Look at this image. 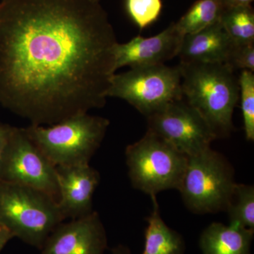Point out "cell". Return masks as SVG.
<instances>
[{
  "label": "cell",
  "instance_id": "cell-22",
  "mask_svg": "<svg viewBox=\"0 0 254 254\" xmlns=\"http://www.w3.org/2000/svg\"><path fill=\"white\" fill-rule=\"evenodd\" d=\"M14 127L0 123V164Z\"/></svg>",
  "mask_w": 254,
  "mask_h": 254
},
{
  "label": "cell",
  "instance_id": "cell-26",
  "mask_svg": "<svg viewBox=\"0 0 254 254\" xmlns=\"http://www.w3.org/2000/svg\"><path fill=\"white\" fill-rule=\"evenodd\" d=\"M93 1H98V2H100V0H93Z\"/></svg>",
  "mask_w": 254,
  "mask_h": 254
},
{
  "label": "cell",
  "instance_id": "cell-25",
  "mask_svg": "<svg viewBox=\"0 0 254 254\" xmlns=\"http://www.w3.org/2000/svg\"><path fill=\"white\" fill-rule=\"evenodd\" d=\"M112 254H131L130 251L123 246H118L112 251Z\"/></svg>",
  "mask_w": 254,
  "mask_h": 254
},
{
  "label": "cell",
  "instance_id": "cell-6",
  "mask_svg": "<svg viewBox=\"0 0 254 254\" xmlns=\"http://www.w3.org/2000/svg\"><path fill=\"white\" fill-rule=\"evenodd\" d=\"M236 184L229 160L210 148L188 157L179 190L190 211L204 215L225 211Z\"/></svg>",
  "mask_w": 254,
  "mask_h": 254
},
{
  "label": "cell",
  "instance_id": "cell-5",
  "mask_svg": "<svg viewBox=\"0 0 254 254\" xmlns=\"http://www.w3.org/2000/svg\"><path fill=\"white\" fill-rule=\"evenodd\" d=\"M125 155L133 188L150 197L180 189L188 156L161 137L147 131L139 141L127 147Z\"/></svg>",
  "mask_w": 254,
  "mask_h": 254
},
{
  "label": "cell",
  "instance_id": "cell-13",
  "mask_svg": "<svg viewBox=\"0 0 254 254\" xmlns=\"http://www.w3.org/2000/svg\"><path fill=\"white\" fill-rule=\"evenodd\" d=\"M234 43L220 21L184 36L178 55L182 64H226Z\"/></svg>",
  "mask_w": 254,
  "mask_h": 254
},
{
  "label": "cell",
  "instance_id": "cell-23",
  "mask_svg": "<svg viewBox=\"0 0 254 254\" xmlns=\"http://www.w3.org/2000/svg\"><path fill=\"white\" fill-rule=\"evenodd\" d=\"M13 238L14 237L12 234L7 229L0 225V252L4 248L5 246L7 245L8 242Z\"/></svg>",
  "mask_w": 254,
  "mask_h": 254
},
{
  "label": "cell",
  "instance_id": "cell-17",
  "mask_svg": "<svg viewBox=\"0 0 254 254\" xmlns=\"http://www.w3.org/2000/svg\"><path fill=\"white\" fill-rule=\"evenodd\" d=\"M220 21L234 43H254V12L252 5L224 8Z\"/></svg>",
  "mask_w": 254,
  "mask_h": 254
},
{
  "label": "cell",
  "instance_id": "cell-3",
  "mask_svg": "<svg viewBox=\"0 0 254 254\" xmlns=\"http://www.w3.org/2000/svg\"><path fill=\"white\" fill-rule=\"evenodd\" d=\"M109 120L79 114L50 126L31 125L28 136L55 167L87 165L100 148Z\"/></svg>",
  "mask_w": 254,
  "mask_h": 254
},
{
  "label": "cell",
  "instance_id": "cell-8",
  "mask_svg": "<svg viewBox=\"0 0 254 254\" xmlns=\"http://www.w3.org/2000/svg\"><path fill=\"white\" fill-rule=\"evenodd\" d=\"M0 180L41 190L58 202L56 167L33 143L25 128L14 127L0 164Z\"/></svg>",
  "mask_w": 254,
  "mask_h": 254
},
{
  "label": "cell",
  "instance_id": "cell-20",
  "mask_svg": "<svg viewBox=\"0 0 254 254\" xmlns=\"http://www.w3.org/2000/svg\"><path fill=\"white\" fill-rule=\"evenodd\" d=\"M127 11L140 29H144L155 22L160 13L162 0H126Z\"/></svg>",
  "mask_w": 254,
  "mask_h": 254
},
{
  "label": "cell",
  "instance_id": "cell-16",
  "mask_svg": "<svg viewBox=\"0 0 254 254\" xmlns=\"http://www.w3.org/2000/svg\"><path fill=\"white\" fill-rule=\"evenodd\" d=\"M224 6L222 0H198L177 22L180 34L195 33L220 21Z\"/></svg>",
  "mask_w": 254,
  "mask_h": 254
},
{
  "label": "cell",
  "instance_id": "cell-12",
  "mask_svg": "<svg viewBox=\"0 0 254 254\" xmlns=\"http://www.w3.org/2000/svg\"><path fill=\"white\" fill-rule=\"evenodd\" d=\"M58 181V204L66 219L86 216L93 210V196L99 185L100 174L89 164L56 167Z\"/></svg>",
  "mask_w": 254,
  "mask_h": 254
},
{
  "label": "cell",
  "instance_id": "cell-2",
  "mask_svg": "<svg viewBox=\"0 0 254 254\" xmlns=\"http://www.w3.org/2000/svg\"><path fill=\"white\" fill-rule=\"evenodd\" d=\"M179 66L184 99L204 119L216 139L230 136L240 99L235 71L225 63H180Z\"/></svg>",
  "mask_w": 254,
  "mask_h": 254
},
{
  "label": "cell",
  "instance_id": "cell-9",
  "mask_svg": "<svg viewBox=\"0 0 254 254\" xmlns=\"http://www.w3.org/2000/svg\"><path fill=\"white\" fill-rule=\"evenodd\" d=\"M146 118L148 131L188 157L211 148L216 139L204 119L184 98L169 103Z\"/></svg>",
  "mask_w": 254,
  "mask_h": 254
},
{
  "label": "cell",
  "instance_id": "cell-24",
  "mask_svg": "<svg viewBox=\"0 0 254 254\" xmlns=\"http://www.w3.org/2000/svg\"><path fill=\"white\" fill-rule=\"evenodd\" d=\"M253 1L254 0H222V2L225 7H230V6L251 5Z\"/></svg>",
  "mask_w": 254,
  "mask_h": 254
},
{
  "label": "cell",
  "instance_id": "cell-14",
  "mask_svg": "<svg viewBox=\"0 0 254 254\" xmlns=\"http://www.w3.org/2000/svg\"><path fill=\"white\" fill-rule=\"evenodd\" d=\"M254 234L238 225L213 222L202 232L200 247L203 254H252Z\"/></svg>",
  "mask_w": 254,
  "mask_h": 254
},
{
  "label": "cell",
  "instance_id": "cell-18",
  "mask_svg": "<svg viewBox=\"0 0 254 254\" xmlns=\"http://www.w3.org/2000/svg\"><path fill=\"white\" fill-rule=\"evenodd\" d=\"M225 211L231 225L254 230V187L236 184Z\"/></svg>",
  "mask_w": 254,
  "mask_h": 254
},
{
  "label": "cell",
  "instance_id": "cell-15",
  "mask_svg": "<svg viewBox=\"0 0 254 254\" xmlns=\"http://www.w3.org/2000/svg\"><path fill=\"white\" fill-rule=\"evenodd\" d=\"M153 211L147 218L144 250L141 254H184L185 243L180 234L165 223L160 213L156 195L151 196Z\"/></svg>",
  "mask_w": 254,
  "mask_h": 254
},
{
  "label": "cell",
  "instance_id": "cell-4",
  "mask_svg": "<svg viewBox=\"0 0 254 254\" xmlns=\"http://www.w3.org/2000/svg\"><path fill=\"white\" fill-rule=\"evenodd\" d=\"M65 220L58 202L31 187L0 180V225L14 237L41 250Z\"/></svg>",
  "mask_w": 254,
  "mask_h": 254
},
{
  "label": "cell",
  "instance_id": "cell-1",
  "mask_svg": "<svg viewBox=\"0 0 254 254\" xmlns=\"http://www.w3.org/2000/svg\"><path fill=\"white\" fill-rule=\"evenodd\" d=\"M116 35L93 0H0V105L31 125L103 108Z\"/></svg>",
  "mask_w": 254,
  "mask_h": 254
},
{
  "label": "cell",
  "instance_id": "cell-21",
  "mask_svg": "<svg viewBox=\"0 0 254 254\" xmlns=\"http://www.w3.org/2000/svg\"><path fill=\"white\" fill-rule=\"evenodd\" d=\"M226 64L235 71L249 70L254 72V43H234Z\"/></svg>",
  "mask_w": 254,
  "mask_h": 254
},
{
  "label": "cell",
  "instance_id": "cell-19",
  "mask_svg": "<svg viewBox=\"0 0 254 254\" xmlns=\"http://www.w3.org/2000/svg\"><path fill=\"white\" fill-rule=\"evenodd\" d=\"M246 138L254 141V73L242 70L238 78Z\"/></svg>",
  "mask_w": 254,
  "mask_h": 254
},
{
  "label": "cell",
  "instance_id": "cell-7",
  "mask_svg": "<svg viewBox=\"0 0 254 254\" xmlns=\"http://www.w3.org/2000/svg\"><path fill=\"white\" fill-rule=\"evenodd\" d=\"M108 97L123 99L145 117L183 98L180 66L152 65L115 73Z\"/></svg>",
  "mask_w": 254,
  "mask_h": 254
},
{
  "label": "cell",
  "instance_id": "cell-11",
  "mask_svg": "<svg viewBox=\"0 0 254 254\" xmlns=\"http://www.w3.org/2000/svg\"><path fill=\"white\" fill-rule=\"evenodd\" d=\"M184 36L177 31L175 23L155 36H140L115 48V68L165 64L178 55Z\"/></svg>",
  "mask_w": 254,
  "mask_h": 254
},
{
  "label": "cell",
  "instance_id": "cell-10",
  "mask_svg": "<svg viewBox=\"0 0 254 254\" xmlns=\"http://www.w3.org/2000/svg\"><path fill=\"white\" fill-rule=\"evenodd\" d=\"M107 236L99 214L62 222L50 234L41 254H104Z\"/></svg>",
  "mask_w": 254,
  "mask_h": 254
}]
</instances>
